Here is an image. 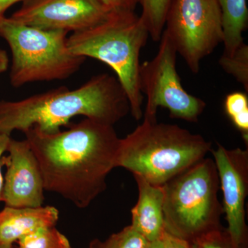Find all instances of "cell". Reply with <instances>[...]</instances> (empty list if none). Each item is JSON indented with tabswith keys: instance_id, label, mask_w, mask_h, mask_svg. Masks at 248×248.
<instances>
[{
	"instance_id": "6",
	"label": "cell",
	"mask_w": 248,
	"mask_h": 248,
	"mask_svg": "<svg viewBox=\"0 0 248 248\" xmlns=\"http://www.w3.org/2000/svg\"><path fill=\"white\" fill-rule=\"evenodd\" d=\"M68 33L1 18L0 37L11 53V86L17 89L31 83L66 79L79 71L86 58L70 51Z\"/></svg>"
},
{
	"instance_id": "18",
	"label": "cell",
	"mask_w": 248,
	"mask_h": 248,
	"mask_svg": "<svg viewBox=\"0 0 248 248\" xmlns=\"http://www.w3.org/2000/svg\"><path fill=\"white\" fill-rule=\"evenodd\" d=\"M218 63L228 74L234 77L248 93V46L243 43L230 56L221 55Z\"/></svg>"
},
{
	"instance_id": "4",
	"label": "cell",
	"mask_w": 248,
	"mask_h": 248,
	"mask_svg": "<svg viewBox=\"0 0 248 248\" xmlns=\"http://www.w3.org/2000/svg\"><path fill=\"white\" fill-rule=\"evenodd\" d=\"M149 36L135 12H113L97 25L73 32L67 41L71 53L104 62L115 71L137 121L143 117L144 98L140 86V53Z\"/></svg>"
},
{
	"instance_id": "29",
	"label": "cell",
	"mask_w": 248,
	"mask_h": 248,
	"mask_svg": "<svg viewBox=\"0 0 248 248\" xmlns=\"http://www.w3.org/2000/svg\"></svg>"
},
{
	"instance_id": "10",
	"label": "cell",
	"mask_w": 248,
	"mask_h": 248,
	"mask_svg": "<svg viewBox=\"0 0 248 248\" xmlns=\"http://www.w3.org/2000/svg\"><path fill=\"white\" fill-rule=\"evenodd\" d=\"M223 196L228 234L233 248H239L246 234V201L248 190V151L227 149L217 143L211 150Z\"/></svg>"
},
{
	"instance_id": "27",
	"label": "cell",
	"mask_w": 248,
	"mask_h": 248,
	"mask_svg": "<svg viewBox=\"0 0 248 248\" xmlns=\"http://www.w3.org/2000/svg\"><path fill=\"white\" fill-rule=\"evenodd\" d=\"M192 247H193V248H200L197 244L192 245Z\"/></svg>"
},
{
	"instance_id": "28",
	"label": "cell",
	"mask_w": 248,
	"mask_h": 248,
	"mask_svg": "<svg viewBox=\"0 0 248 248\" xmlns=\"http://www.w3.org/2000/svg\"><path fill=\"white\" fill-rule=\"evenodd\" d=\"M16 248L15 247V246H14V247H12V248Z\"/></svg>"
},
{
	"instance_id": "16",
	"label": "cell",
	"mask_w": 248,
	"mask_h": 248,
	"mask_svg": "<svg viewBox=\"0 0 248 248\" xmlns=\"http://www.w3.org/2000/svg\"><path fill=\"white\" fill-rule=\"evenodd\" d=\"M16 248H71L69 241L55 226L40 228L22 236Z\"/></svg>"
},
{
	"instance_id": "2",
	"label": "cell",
	"mask_w": 248,
	"mask_h": 248,
	"mask_svg": "<svg viewBox=\"0 0 248 248\" xmlns=\"http://www.w3.org/2000/svg\"><path fill=\"white\" fill-rule=\"evenodd\" d=\"M129 112L130 103L120 81L103 73L76 89L60 86L19 101H0V133L11 135L32 127L57 133L77 116L114 125Z\"/></svg>"
},
{
	"instance_id": "25",
	"label": "cell",
	"mask_w": 248,
	"mask_h": 248,
	"mask_svg": "<svg viewBox=\"0 0 248 248\" xmlns=\"http://www.w3.org/2000/svg\"><path fill=\"white\" fill-rule=\"evenodd\" d=\"M25 0H0V19L5 17V13L11 6L19 1H24Z\"/></svg>"
},
{
	"instance_id": "26",
	"label": "cell",
	"mask_w": 248,
	"mask_h": 248,
	"mask_svg": "<svg viewBox=\"0 0 248 248\" xmlns=\"http://www.w3.org/2000/svg\"><path fill=\"white\" fill-rule=\"evenodd\" d=\"M146 248H164L162 239H160L149 242Z\"/></svg>"
},
{
	"instance_id": "21",
	"label": "cell",
	"mask_w": 248,
	"mask_h": 248,
	"mask_svg": "<svg viewBox=\"0 0 248 248\" xmlns=\"http://www.w3.org/2000/svg\"><path fill=\"white\" fill-rule=\"evenodd\" d=\"M108 12H135L140 0H98Z\"/></svg>"
},
{
	"instance_id": "7",
	"label": "cell",
	"mask_w": 248,
	"mask_h": 248,
	"mask_svg": "<svg viewBox=\"0 0 248 248\" xmlns=\"http://www.w3.org/2000/svg\"><path fill=\"white\" fill-rule=\"evenodd\" d=\"M164 32L189 69L197 74L201 62L223 42L217 0H172Z\"/></svg>"
},
{
	"instance_id": "1",
	"label": "cell",
	"mask_w": 248,
	"mask_h": 248,
	"mask_svg": "<svg viewBox=\"0 0 248 248\" xmlns=\"http://www.w3.org/2000/svg\"><path fill=\"white\" fill-rule=\"evenodd\" d=\"M38 161L45 190L86 208L107 189L120 138L113 125L86 118L66 130L23 132Z\"/></svg>"
},
{
	"instance_id": "13",
	"label": "cell",
	"mask_w": 248,
	"mask_h": 248,
	"mask_svg": "<svg viewBox=\"0 0 248 248\" xmlns=\"http://www.w3.org/2000/svg\"><path fill=\"white\" fill-rule=\"evenodd\" d=\"M134 178L138 186L139 198L132 209L131 226L149 242L161 239L164 231L162 186L152 185L140 177Z\"/></svg>"
},
{
	"instance_id": "23",
	"label": "cell",
	"mask_w": 248,
	"mask_h": 248,
	"mask_svg": "<svg viewBox=\"0 0 248 248\" xmlns=\"http://www.w3.org/2000/svg\"><path fill=\"white\" fill-rule=\"evenodd\" d=\"M11 135L0 133V202H3V192H4V179L2 174V163L1 159L6 153L8 144L11 140Z\"/></svg>"
},
{
	"instance_id": "24",
	"label": "cell",
	"mask_w": 248,
	"mask_h": 248,
	"mask_svg": "<svg viewBox=\"0 0 248 248\" xmlns=\"http://www.w3.org/2000/svg\"><path fill=\"white\" fill-rule=\"evenodd\" d=\"M10 60L6 50L0 48V75L4 73L9 69Z\"/></svg>"
},
{
	"instance_id": "9",
	"label": "cell",
	"mask_w": 248,
	"mask_h": 248,
	"mask_svg": "<svg viewBox=\"0 0 248 248\" xmlns=\"http://www.w3.org/2000/svg\"><path fill=\"white\" fill-rule=\"evenodd\" d=\"M109 14L98 0H25L10 17L30 27L76 32L97 25Z\"/></svg>"
},
{
	"instance_id": "3",
	"label": "cell",
	"mask_w": 248,
	"mask_h": 248,
	"mask_svg": "<svg viewBox=\"0 0 248 248\" xmlns=\"http://www.w3.org/2000/svg\"><path fill=\"white\" fill-rule=\"evenodd\" d=\"M211 142L176 124L143 119L120 139L116 168L133 173L152 185L162 186L205 158Z\"/></svg>"
},
{
	"instance_id": "14",
	"label": "cell",
	"mask_w": 248,
	"mask_h": 248,
	"mask_svg": "<svg viewBox=\"0 0 248 248\" xmlns=\"http://www.w3.org/2000/svg\"><path fill=\"white\" fill-rule=\"evenodd\" d=\"M221 14L224 50L223 55L230 56L244 43L243 33L248 27L246 0H217Z\"/></svg>"
},
{
	"instance_id": "22",
	"label": "cell",
	"mask_w": 248,
	"mask_h": 248,
	"mask_svg": "<svg viewBox=\"0 0 248 248\" xmlns=\"http://www.w3.org/2000/svg\"><path fill=\"white\" fill-rule=\"evenodd\" d=\"M161 239H162L164 248H193L192 245L190 243L170 234L165 230Z\"/></svg>"
},
{
	"instance_id": "19",
	"label": "cell",
	"mask_w": 248,
	"mask_h": 248,
	"mask_svg": "<svg viewBox=\"0 0 248 248\" xmlns=\"http://www.w3.org/2000/svg\"><path fill=\"white\" fill-rule=\"evenodd\" d=\"M148 244L149 241L130 225L120 232L112 234L105 242L94 241L91 248H146Z\"/></svg>"
},
{
	"instance_id": "15",
	"label": "cell",
	"mask_w": 248,
	"mask_h": 248,
	"mask_svg": "<svg viewBox=\"0 0 248 248\" xmlns=\"http://www.w3.org/2000/svg\"><path fill=\"white\" fill-rule=\"evenodd\" d=\"M172 0H140L142 13L140 17L155 42L161 40L166 15Z\"/></svg>"
},
{
	"instance_id": "5",
	"label": "cell",
	"mask_w": 248,
	"mask_h": 248,
	"mask_svg": "<svg viewBox=\"0 0 248 248\" xmlns=\"http://www.w3.org/2000/svg\"><path fill=\"white\" fill-rule=\"evenodd\" d=\"M164 230L193 245L218 231L223 205L214 159L204 158L162 186Z\"/></svg>"
},
{
	"instance_id": "11",
	"label": "cell",
	"mask_w": 248,
	"mask_h": 248,
	"mask_svg": "<svg viewBox=\"0 0 248 248\" xmlns=\"http://www.w3.org/2000/svg\"><path fill=\"white\" fill-rule=\"evenodd\" d=\"M7 156L1 159L6 166L3 202L14 208H37L45 201V185L40 165L27 140L11 138Z\"/></svg>"
},
{
	"instance_id": "12",
	"label": "cell",
	"mask_w": 248,
	"mask_h": 248,
	"mask_svg": "<svg viewBox=\"0 0 248 248\" xmlns=\"http://www.w3.org/2000/svg\"><path fill=\"white\" fill-rule=\"evenodd\" d=\"M58 209L53 206L14 208L5 206L0 211V248L14 247V243L40 228L56 226Z\"/></svg>"
},
{
	"instance_id": "8",
	"label": "cell",
	"mask_w": 248,
	"mask_h": 248,
	"mask_svg": "<svg viewBox=\"0 0 248 248\" xmlns=\"http://www.w3.org/2000/svg\"><path fill=\"white\" fill-rule=\"evenodd\" d=\"M177 55L172 42L163 32L155 58L141 63L140 89L147 99L144 119L156 120L157 109L164 107L169 110L171 118L197 122L205 110L206 103L183 87L176 67Z\"/></svg>"
},
{
	"instance_id": "17",
	"label": "cell",
	"mask_w": 248,
	"mask_h": 248,
	"mask_svg": "<svg viewBox=\"0 0 248 248\" xmlns=\"http://www.w3.org/2000/svg\"><path fill=\"white\" fill-rule=\"evenodd\" d=\"M224 108L234 126L242 133L245 141H248V97L241 92L230 93L226 96Z\"/></svg>"
},
{
	"instance_id": "20",
	"label": "cell",
	"mask_w": 248,
	"mask_h": 248,
	"mask_svg": "<svg viewBox=\"0 0 248 248\" xmlns=\"http://www.w3.org/2000/svg\"><path fill=\"white\" fill-rule=\"evenodd\" d=\"M195 244L200 248H233L228 234L226 237L220 231L203 236Z\"/></svg>"
}]
</instances>
